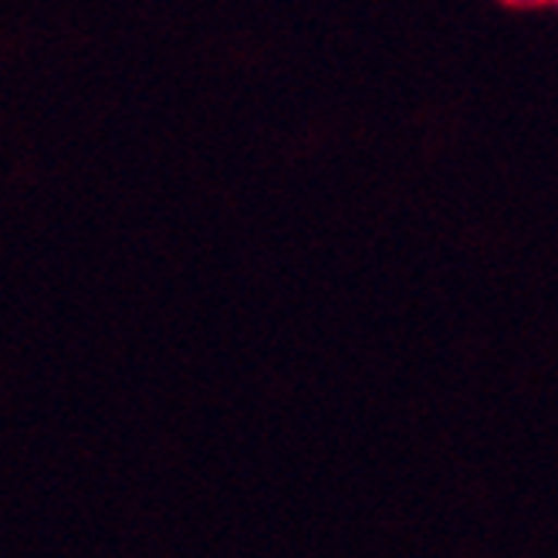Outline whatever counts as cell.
<instances>
[{
    "instance_id": "1",
    "label": "cell",
    "mask_w": 558,
    "mask_h": 558,
    "mask_svg": "<svg viewBox=\"0 0 558 558\" xmlns=\"http://www.w3.org/2000/svg\"><path fill=\"white\" fill-rule=\"evenodd\" d=\"M508 4H518V8H529V4H542V0H508Z\"/></svg>"
}]
</instances>
